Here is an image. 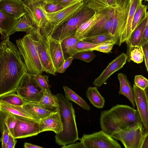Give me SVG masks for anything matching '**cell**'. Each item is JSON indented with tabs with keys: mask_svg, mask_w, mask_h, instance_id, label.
I'll return each instance as SVG.
<instances>
[{
	"mask_svg": "<svg viewBox=\"0 0 148 148\" xmlns=\"http://www.w3.org/2000/svg\"><path fill=\"white\" fill-rule=\"evenodd\" d=\"M113 38L109 33L85 38L81 40L95 44H99L107 41L112 40Z\"/></svg>",
	"mask_w": 148,
	"mask_h": 148,
	"instance_id": "836d02e7",
	"label": "cell"
},
{
	"mask_svg": "<svg viewBox=\"0 0 148 148\" xmlns=\"http://www.w3.org/2000/svg\"><path fill=\"white\" fill-rule=\"evenodd\" d=\"M22 106L35 121L38 122L57 111L56 106L43 105L39 103L38 102L25 101Z\"/></svg>",
	"mask_w": 148,
	"mask_h": 148,
	"instance_id": "4fadbf2b",
	"label": "cell"
},
{
	"mask_svg": "<svg viewBox=\"0 0 148 148\" xmlns=\"http://www.w3.org/2000/svg\"><path fill=\"white\" fill-rule=\"evenodd\" d=\"M24 147L25 148H42L43 147L36 145L32 144L31 143H25L24 145Z\"/></svg>",
	"mask_w": 148,
	"mask_h": 148,
	"instance_id": "f5cc1de1",
	"label": "cell"
},
{
	"mask_svg": "<svg viewBox=\"0 0 148 148\" xmlns=\"http://www.w3.org/2000/svg\"><path fill=\"white\" fill-rule=\"evenodd\" d=\"M0 101L10 105L22 106L25 103V100L17 93L12 92L0 97Z\"/></svg>",
	"mask_w": 148,
	"mask_h": 148,
	"instance_id": "d6a6232c",
	"label": "cell"
},
{
	"mask_svg": "<svg viewBox=\"0 0 148 148\" xmlns=\"http://www.w3.org/2000/svg\"><path fill=\"white\" fill-rule=\"evenodd\" d=\"M1 142V138H0V143Z\"/></svg>",
	"mask_w": 148,
	"mask_h": 148,
	"instance_id": "6f0895ef",
	"label": "cell"
},
{
	"mask_svg": "<svg viewBox=\"0 0 148 148\" xmlns=\"http://www.w3.org/2000/svg\"><path fill=\"white\" fill-rule=\"evenodd\" d=\"M80 0H43L45 3H55L59 4L65 7L75 2Z\"/></svg>",
	"mask_w": 148,
	"mask_h": 148,
	"instance_id": "b9f144b4",
	"label": "cell"
},
{
	"mask_svg": "<svg viewBox=\"0 0 148 148\" xmlns=\"http://www.w3.org/2000/svg\"><path fill=\"white\" fill-rule=\"evenodd\" d=\"M1 0H0V1H1Z\"/></svg>",
	"mask_w": 148,
	"mask_h": 148,
	"instance_id": "680465c9",
	"label": "cell"
},
{
	"mask_svg": "<svg viewBox=\"0 0 148 148\" xmlns=\"http://www.w3.org/2000/svg\"><path fill=\"white\" fill-rule=\"evenodd\" d=\"M26 13L27 14L33 25L39 28L43 36L47 29L49 21L45 8L43 0H22Z\"/></svg>",
	"mask_w": 148,
	"mask_h": 148,
	"instance_id": "8992f818",
	"label": "cell"
},
{
	"mask_svg": "<svg viewBox=\"0 0 148 148\" xmlns=\"http://www.w3.org/2000/svg\"><path fill=\"white\" fill-rule=\"evenodd\" d=\"M3 51L0 60V97L16 92L21 81L27 72L23 57L9 37L1 42Z\"/></svg>",
	"mask_w": 148,
	"mask_h": 148,
	"instance_id": "6da1fadb",
	"label": "cell"
},
{
	"mask_svg": "<svg viewBox=\"0 0 148 148\" xmlns=\"http://www.w3.org/2000/svg\"><path fill=\"white\" fill-rule=\"evenodd\" d=\"M99 44H95L82 40H79L76 43L75 48L77 53L82 51H90V49L95 47Z\"/></svg>",
	"mask_w": 148,
	"mask_h": 148,
	"instance_id": "f35d334b",
	"label": "cell"
},
{
	"mask_svg": "<svg viewBox=\"0 0 148 148\" xmlns=\"http://www.w3.org/2000/svg\"><path fill=\"white\" fill-rule=\"evenodd\" d=\"M143 0H145V1H148V0H140V1H143Z\"/></svg>",
	"mask_w": 148,
	"mask_h": 148,
	"instance_id": "9f6ffc18",
	"label": "cell"
},
{
	"mask_svg": "<svg viewBox=\"0 0 148 148\" xmlns=\"http://www.w3.org/2000/svg\"><path fill=\"white\" fill-rule=\"evenodd\" d=\"M118 6L122 8L126 5L130 0H116Z\"/></svg>",
	"mask_w": 148,
	"mask_h": 148,
	"instance_id": "681fc988",
	"label": "cell"
},
{
	"mask_svg": "<svg viewBox=\"0 0 148 148\" xmlns=\"http://www.w3.org/2000/svg\"><path fill=\"white\" fill-rule=\"evenodd\" d=\"M127 60L128 62L131 60L139 64L142 63L144 58L141 46H135L127 49Z\"/></svg>",
	"mask_w": 148,
	"mask_h": 148,
	"instance_id": "1f68e13d",
	"label": "cell"
},
{
	"mask_svg": "<svg viewBox=\"0 0 148 148\" xmlns=\"http://www.w3.org/2000/svg\"><path fill=\"white\" fill-rule=\"evenodd\" d=\"M64 8V7L58 4L55 3H45V10L47 13H53Z\"/></svg>",
	"mask_w": 148,
	"mask_h": 148,
	"instance_id": "60d3db41",
	"label": "cell"
},
{
	"mask_svg": "<svg viewBox=\"0 0 148 148\" xmlns=\"http://www.w3.org/2000/svg\"><path fill=\"white\" fill-rule=\"evenodd\" d=\"M0 10L7 14L18 19L26 13L22 0H1Z\"/></svg>",
	"mask_w": 148,
	"mask_h": 148,
	"instance_id": "ac0fdd59",
	"label": "cell"
},
{
	"mask_svg": "<svg viewBox=\"0 0 148 148\" xmlns=\"http://www.w3.org/2000/svg\"><path fill=\"white\" fill-rule=\"evenodd\" d=\"M114 44L112 40L107 41L90 49V51H97L104 53H109L111 52Z\"/></svg>",
	"mask_w": 148,
	"mask_h": 148,
	"instance_id": "d590c367",
	"label": "cell"
},
{
	"mask_svg": "<svg viewBox=\"0 0 148 148\" xmlns=\"http://www.w3.org/2000/svg\"><path fill=\"white\" fill-rule=\"evenodd\" d=\"M0 109L10 113L19 119L35 121L22 106L10 105L0 101Z\"/></svg>",
	"mask_w": 148,
	"mask_h": 148,
	"instance_id": "603a6c76",
	"label": "cell"
},
{
	"mask_svg": "<svg viewBox=\"0 0 148 148\" xmlns=\"http://www.w3.org/2000/svg\"><path fill=\"white\" fill-rule=\"evenodd\" d=\"M117 78L120 83L119 93L126 97L130 101L132 106L135 107V103L133 88L126 75L123 73L118 74Z\"/></svg>",
	"mask_w": 148,
	"mask_h": 148,
	"instance_id": "7402d4cb",
	"label": "cell"
},
{
	"mask_svg": "<svg viewBox=\"0 0 148 148\" xmlns=\"http://www.w3.org/2000/svg\"><path fill=\"white\" fill-rule=\"evenodd\" d=\"M19 119L9 113L0 109V132L5 129L13 136L14 130Z\"/></svg>",
	"mask_w": 148,
	"mask_h": 148,
	"instance_id": "cb8c5ba5",
	"label": "cell"
},
{
	"mask_svg": "<svg viewBox=\"0 0 148 148\" xmlns=\"http://www.w3.org/2000/svg\"><path fill=\"white\" fill-rule=\"evenodd\" d=\"M39 122V133L51 131L56 134L62 130V125L60 114L57 111L44 118Z\"/></svg>",
	"mask_w": 148,
	"mask_h": 148,
	"instance_id": "d6986e66",
	"label": "cell"
},
{
	"mask_svg": "<svg viewBox=\"0 0 148 148\" xmlns=\"http://www.w3.org/2000/svg\"><path fill=\"white\" fill-rule=\"evenodd\" d=\"M107 4L110 7L115 8L118 6L116 0H106Z\"/></svg>",
	"mask_w": 148,
	"mask_h": 148,
	"instance_id": "816d5d0a",
	"label": "cell"
},
{
	"mask_svg": "<svg viewBox=\"0 0 148 148\" xmlns=\"http://www.w3.org/2000/svg\"><path fill=\"white\" fill-rule=\"evenodd\" d=\"M1 147L2 148H6V145L8 142L9 135L10 134L8 131L4 129L1 133Z\"/></svg>",
	"mask_w": 148,
	"mask_h": 148,
	"instance_id": "ee69618b",
	"label": "cell"
},
{
	"mask_svg": "<svg viewBox=\"0 0 148 148\" xmlns=\"http://www.w3.org/2000/svg\"><path fill=\"white\" fill-rule=\"evenodd\" d=\"M148 132H147L145 135L143 140L141 148H148Z\"/></svg>",
	"mask_w": 148,
	"mask_h": 148,
	"instance_id": "f907efd6",
	"label": "cell"
},
{
	"mask_svg": "<svg viewBox=\"0 0 148 148\" xmlns=\"http://www.w3.org/2000/svg\"><path fill=\"white\" fill-rule=\"evenodd\" d=\"M16 92L25 101L32 102H38L44 93L33 75L27 72L22 77Z\"/></svg>",
	"mask_w": 148,
	"mask_h": 148,
	"instance_id": "8fae6325",
	"label": "cell"
},
{
	"mask_svg": "<svg viewBox=\"0 0 148 148\" xmlns=\"http://www.w3.org/2000/svg\"><path fill=\"white\" fill-rule=\"evenodd\" d=\"M73 59H79L87 62H89L95 57L93 51H84L78 53L72 56Z\"/></svg>",
	"mask_w": 148,
	"mask_h": 148,
	"instance_id": "74e56055",
	"label": "cell"
},
{
	"mask_svg": "<svg viewBox=\"0 0 148 148\" xmlns=\"http://www.w3.org/2000/svg\"><path fill=\"white\" fill-rule=\"evenodd\" d=\"M73 60V59L72 57L66 59L61 66L56 70V72L60 73L64 72L67 68L71 64Z\"/></svg>",
	"mask_w": 148,
	"mask_h": 148,
	"instance_id": "7bdbcfd3",
	"label": "cell"
},
{
	"mask_svg": "<svg viewBox=\"0 0 148 148\" xmlns=\"http://www.w3.org/2000/svg\"><path fill=\"white\" fill-rule=\"evenodd\" d=\"M61 147L63 148H84L83 145L81 142L63 146Z\"/></svg>",
	"mask_w": 148,
	"mask_h": 148,
	"instance_id": "c3c4849f",
	"label": "cell"
},
{
	"mask_svg": "<svg viewBox=\"0 0 148 148\" xmlns=\"http://www.w3.org/2000/svg\"><path fill=\"white\" fill-rule=\"evenodd\" d=\"M114 11V8L110 7L103 17L92 27L82 39L90 36L109 33Z\"/></svg>",
	"mask_w": 148,
	"mask_h": 148,
	"instance_id": "e0dca14e",
	"label": "cell"
},
{
	"mask_svg": "<svg viewBox=\"0 0 148 148\" xmlns=\"http://www.w3.org/2000/svg\"><path fill=\"white\" fill-rule=\"evenodd\" d=\"M148 16L132 32L130 38L126 42L127 49L131 47L139 46L143 32L148 22Z\"/></svg>",
	"mask_w": 148,
	"mask_h": 148,
	"instance_id": "484cf974",
	"label": "cell"
},
{
	"mask_svg": "<svg viewBox=\"0 0 148 148\" xmlns=\"http://www.w3.org/2000/svg\"><path fill=\"white\" fill-rule=\"evenodd\" d=\"M63 88L65 97L67 100L73 101L86 110H90L89 105L83 99L68 87L64 86Z\"/></svg>",
	"mask_w": 148,
	"mask_h": 148,
	"instance_id": "83f0119b",
	"label": "cell"
},
{
	"mask_svg": "<svg viewBox=\"0 0 148 148\" xmlns=\"http://www.w3.org/2000/svg\"><path fill=\"white\" fill-rule=\"evenodd\" d=\"M86 95L88 99L94 106L98 108H103L105 99L100 94L96 86L88 87Z\"/></svg>",
	"mask_w": 148,
	"mask_h": 148,
	"instance_id": "4316f807",
	"label": "cell"
},
{
	"mask_svg": "<svg viewBox=\"0 0 148 148\" xmlns=\"http://www.w3.org/2000/svg\"><path fill=\"white\" fill-rule=\"evenodd\" d=\"M38 122L19 119L14 128L13 137L22 138L36 136L39 133Z\"/></svg>",
	"mask_w": 148,
	"mask_h": 148,
	"instance_id": "9a60e30c",
	"label": "cell"
},
{
	"mask_svg": "<svg viewBox=\"0 0 148 148\" xmlns=\"http://www.w3.org/2000/svg\"><path fill=\"white\" fill-rule=\"evenodd\" d=\"M147 5L141 3L136 9L133 16L131 27L132 33L137 27L148 16Z\"/></svg>",
	"mask_w": 148,
	"mask_h": 148,
	"instance_id": "f546056e",
	"label": "cell"
},
{
	"mask_svg": "<svg viewBox=\"0 0 148 148\" xmlns=\"http://www.w3.org/2000/svg\"><path fill=\"white\" fill-rule=\"evenodd\" d=\"M35 27L28 15L25 13L18 18L14 29V33L25 32L27 33Z\"/></svg>",
	"mask_w": 148,
	"mask_h": 148,
	"instance_id": "f1b7e54d",
	"label": "cell"
},
{
	"mask_svg": "<svg viewBox=\"0 0 148 148\" xmlns=\"http://www.w3.org/2000/svg\"><path fill=\"white\" fill-rule=\"evenodd\" d=\"M56 96L57 111L60 115L62 128L61 132L56 134L55 141L58 145L63 146L75 143L79 138L72 103L61 93Z\"/></svg>",
	"mask_w": 148,
	"mask_h": 148,
	"instance_id": "3957f363",
	"label": "cell"
},
{
	"mask_svg": "<svg viewBox=\"0 0 148 148\" xmlns=\"http://www.w3.org/2000/svg\"><path fill=\"white\" fill-rule=\"evenodd\" d=\"M3 51V47L1 42L0 43V60L1 56Z\"/></svg>",
	"mask_w": 148,
	"mask_h": 148,
	"instance_id": "11a10c76",
	"label": "cell"
},
{
	"mask_svg": "<svg viewBox=\"0 0 148 148\" xmlns=\"http://www.w3.org/2000/svg\"><path fill=\"white\" fill-rule=\"evenodd\" d=\"M93 1L98 3L99 4L103 5H104L108 6L106 0H92Z\"/></svg>",
	"mask_w": 148,
	"mask_h": 148,
	"instance_id": "db71d44e",
	"label": "cell"
},
{
	"mask_svg": "<svg viewBox=\"0 0 148 148\" xmlns=\"http://www.w3.org/2000/svg\"><path fill=\"white\" fill-rule=\"evenodd\" d=\"M142 123L137 110L130 106L117 104L101 112L100 123L102 130L110 136L114 132Z\"/></svg>",
	"mask_w": 148,
	"mask_h": 148,
	"instance_id": "7a4b0ae2",
	"label": "cell"
},
{
	"mask_svg": "<svg viewBox=\"0 0 148 148\" xmlns=\"http://www.w3.org/2000/svg\"><path fill=\"white\" fill-rule=\"evenodd\" d=\"M17 143V140L10 134L7 142L6 148H14Z\"/></svg>",
	"mask_w": 148,
	"mask_h": 148,
	"instance_id": "7dc6e473",
	"label": "cell"
},
{
	"mask_svg": "<svg viewBox=\"0 0 148 148\" xmlns=\"http://www.w3.org/2000/svg\"><path fill=\"white\" fill-rule=\"evenodd\" d=\"M46 39L51 57L56 71L61 66L65 60L62 51L61 42L51 38Z\"/></svg>",
	"mask_w": 148,
	"mask_h": 148,
	"instance_id": "ffe728a7",
	"label": "cell"
},
{
	"mask_svg": "<svg viewBox=\"0 0 148 148\" xmlns=\"http://www.w3.org/2000/svg\"><path fill=\"white\" fill-rule=\"evenodd\" d=\"M95 12L85 2L81 8L74 15L58 28L51 38L60 42L75 33L79 27L95 14Z\"/></svg>",
	"mask_w": 148,
	"mask_h": 148,
	"instance_id": "5b68a950",
	"label": "cell"
},
{
	"mask_svg": "<svg viewBox=\"0 0 148 148\" xmlns=\"http://www.w3.org/2000/svg\"></svg>",
	"mask_w": 148,
	"mask_h": 148,
	"instance_id": "91938a15",
	"label": "cell"
},
{
	"mask_svg": "<svg viewBox=\"0 0 148 148\" xmlns=\"http://www.w3.org/2000/svg\"><path fill=\"white\" fill-rule=\"evenodd\" d=\"M16 41L17 47L23 58L27 73L34 75L43 71L35 43L29 32Z\"/></svg>",
	"mask_w": 148,
	"mask_h": 148,
	"instance_id": "277c9868",
	"label": "cell"
},
{
	"mask_svg": "<svg viewBox=\"0 0 148 148\" xmlns=\"http://www.w3.org/2000/svg\"><path fill=\"white\" fill-rule=\"evenodd\" d=\"M140 0H131L130 6L127 19L125 34V42L130 38L132 34V24L133 16L138 6L142 3Z\"/></svg>",
	"mask_w": 148,
	"mask_h": 148,
	"instance_id": "4dcf8cb0",
	"label": "cell"
},
{
	"mask_svg": "<svg viewBox=\"0 0 148 148\" xmlns=\"http://www.w3.org/2000/svg\"><path fill=\"white\" fill-rule=\"evenodd\" d=\"M134 82L136 86L143 90L148 87V79L142 75H136Z\"/></svg>",
	"mask_w": 148,
	"mask_h": 148,
	"instance_id": "ab89813d",
	"label": "cell"
},
{
	"mask_svg": "<svg viewBox=\"0 0 148 148\" xmlns=\"http://www.w3.org/2000/svg\"><path fill=\"white\" fill-rule=\"evenodd\" d=\"M79 41L75 36L74 34L64 38L60 42L65 60L77 53L75 46Z\"/></svg>",
	"mask_w": 148,
	"mask_h": 148,
	"instance_id": "d4e9b609",
	"label": "cell"
},
{
	"mask_svg": "<svg viewBox=\"0 0 148 148\" xmlns=\"http://www.w3.org/2000/svg\"><path fill=\"white\" fill-rule=\"evenodd\" d=\"M79 140L84 148H121L116 140L102 130L91 134H84Z\"/></svg>",
	"mask_w": 148,
	"mask_h": 148,
	"instance_id": "7c38bea8",
	"label": "cell"
},
{
	"mask_svg": "<svg viewBox=\"0 0 148 148\" xmlns=\"http://www.w3.org/2000/svg\"><path fill=\"white\" fill-rule=\"evenodd\" d=\"M148 42V22L147 23L139 46H143Z\"/></svg>",
	"mask_w": 148,
	"mask_h": 148,
	"instance_id": "f6af8a7d",
	"label": "cell"
},
{
	"mask_svg": "<svg viewBox=\"0 0 148 148\" xmlns=\"http://www.w3.org/2000/svg\"><path fill=\"white\" fill-rule=\"evenodd\" d=\"M34 78L44 92L50 90L48 77L40 74L33 75Z\"/></svg>",
	"mask_w": 148,
	"mask_h": 148,
	"instance_id": "8d00e7d4",
	"label": "cell"
},
{
	"mask_svg": "<svg viewBox=\"0 0 148 148\" xmlns=\"http://www.w3.org/2000/svg\"><path fill=\"white\" fill-rule=\"evenodd\" d=\"M18 19L13 18L0 10V33L4 39L14 33V29Z\"/></svg>",
	"mask_w": 148,
	"mask_h": 148,
	"instance_id": "44dd1931",
	"label": "cell"
},
{
	"mask_svg": "<svg viewBox=\"0 0 148 148\" xmlns=\"http://www.w3.org/2000/svg\"><path fill=\"white\" fill-rule=\"evenodd\" d=\"M147 132L148 130L145 129L141 123L131 127L117 130L110 136L120 141L125 148H141Z\"/></svg>",
	"mask_w": 148,
	"mask_h": 148,
	"instance_id": "9c48e42d",
	"label": "cell"
},
{
	"mask_svg": "<svg viewBox=\"0 0 148 148\" xmlns=\"http://www.w3.org/2000/svg\"><path fill=\"white\" fill-rule=\"evenodd\" d=\"M133 89L135 104L140 117L143 125L146 130L148 129V96L144 90L134 84Z\"/></svg>",
	"mask_w": 148,
	"mask_h": 148,
	"instance_id": "5bb4252c",
	"label": "cell"
},
{
	"mask_svg": "<svg viewBox=\"0 0 148 148\" xmlns=\"http://www.w3.org/2000/svg\"><path fill=\"white\" fill-rule=\"evenodd\" d=\"M147 71H148V42L141 46Z\"/></svg>",
	"mask_w": 148,
	"mask_h": 148,
	"instance_id": "bcb514c9",
	"label": "cell"
},
{
	"mask_svg": "<svg viewBox=\"0 0 148 148\" xmlns=\"http://www.w3.org/2000/svg\"><path fill=\"white\" fill-rule=\"evenodd\" d=\"M130 1L125 6L114 8V14L109 33L113 38L115 44L120 46L125 42V34Z\"/></svg>",
	"mask_w": 148,
	"mask_h": 148,
	"instance_id": "52a82bcc",
	"label": "cell"
},
{
	"mask_svg": "<svg viewBox=\"0 0 148 148\" xmlns=\"http://www.w3.org/2000/svg\"><path fill=\"white\" fill-rule=\"evenodd\" d=\"M38 103L44 105L56 107L57 106L56 95H53L50 90L44 92L42 97Z\"/></svg>",
	"mask_w": 148,
	"mask_h": 148,
	"instance_id": "e575fe53",
	"label": "cell"
},
{
	"mask_svg": "<svg viewBox=\"0 0 148 148\" xmlns=\"http://www.w3.org/2000/svg\"><path fill=\"white\" fill-rule=\"evenodd\" d=\"M28 32L30 34L35 43L43 71L55 75L56 71L51 57L46 39L41 35L39 28L35 27Z\"/></svg>",
	"mask_w": 148,
	"mask_h": 148,
	"instance_id": "30bf717a",
	"label": "cell"
},
{
	"mask_svg": "<svg viewBox=\"0 0 148 148\" xmlns=\"http://www.w3.org/2000/svg\"><path fill=\"white\" fill-rule=\"evenodd\" d=\"M127 57L124 53H121L108 65L99 76L95 80L93 84L100 87L113 73L122 68L126 63Z\"/></svg>",
	"mask_w": 148,
	"mask_h": 148,
	"instance_id": "2e32d148",
	"label": "cell"
},
{
	"mask_svg": "<svg viewBox=\"0 0 148 148\" xmlns=\"http://www.w3.org/2000/svg\"><path fill=\"white\" fill-rule=\"evenodd\" d=\"M85 0H80L56 12L47 13L49 21L47 29L42 36L45 39L50 37L60 26L74 15L82 7Z\"/></svg>",
	"mask_w": 148,
	"mask_h": 148,
	"instance_id": "ba28073f",
	"label": "cell"
}]
</instances>
